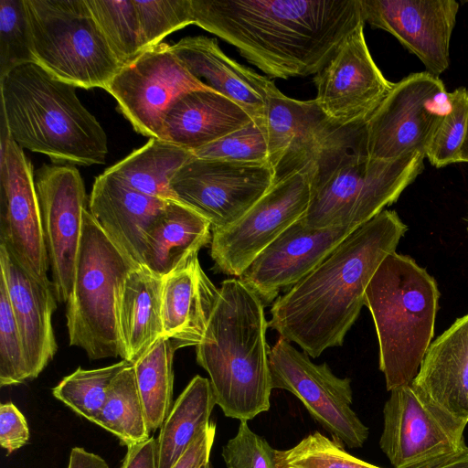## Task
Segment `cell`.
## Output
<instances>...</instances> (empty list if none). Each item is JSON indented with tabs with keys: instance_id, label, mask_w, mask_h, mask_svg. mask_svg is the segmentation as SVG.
Listing matches in <instances>:
<instances>
[{
	"instance_id": "f6af8a7d",
	"label": "cell",
	"mask_w": 468,
	"mask_h": 468,
	"mask_svg": "<svg viewBox=\"0 0 468 468\" xmlns=\"http://www.w3.org/2000/svg\"><path fill=\"white\" fill-rule=\"evenodd\" d=\"M68 468H109V465L100 455L74 447L70 451Z\"/></svg>"
},
{
	"instance_id": "2e32d148",
	"label": "cell",
	"mask_w": 468,
	"mask_h": 468,
	"mask_svg": "<svg viewBox=\"0 0 468 468\" xmlns=\"http://www.w3.org/2000/svg\"><path fill=\"white\" fill-rule=\"evenodd\" d=\"M45 243L58 302L72 291L82 232L86 192L79 170L69 164L44 165L36 174Z\"/></svg>"
},
{
	"instance_id": "f35d334b",
	"label": "cell",
	"mask_w": 468,
	"mask_h": 468,
	"mask_svg": "<svg viewBox=\"0 0 468 468\" xmlns=\"http://www.w3.org/2000/svg\"><path fill=\"white\" fill-rule=\"evenodd\" d=\"M30 380L21 335L6 291L0 277V386Z\"/></svg>"
},
{
	"instance_id": "836d02e7",
	"label": "cell",
	"mask_w": 468,
	"mask_h": 468,
	"mask_svg": "<svg viewBox=\"0 0 468 468\" xmlns=\"http://www.w3.org/2000/svg\"><path fill=\"white\" fill-rule=\"evenodd\" d=\"M132 363L122 359L112 365L84 369L78 367L52 389L53 396L80 416L97 420L116 377Z\"/></svg>"
},
{
	"instance_id": "484cf974",
	"label": "cell",
	"mask_w": 468,
	"mask_h": 468,
	"mask_svg": "<svg viewBox=\"0 0 468 468\" xmlns=\"http://www.w3.org/2000/svg\"><path fill=\"white\" fill-rule=\"evenodd\" d=\"M239 104L215 90H197L180 96L169 108L162 140L195 151L251 122Z\"/></svg>"
},
{
	"instance_id": "60d3db41",
	"label": "cell",
	"mask_w": 468,
	"mask_h": 468,
	"mask_svg": "<svg viewBox=\"0 0 468 468\" xmlns=\"http://www.w3.org/2000/svg\"><path fill=\"white\" fill-rule=\"evenodd\" d=\"M276 452L262 437L239 420L237 434L223 446L227 468H277Z\"/></svg>"
},
{
	"instance_id": "4fadbf2b",
	"label": "cell",
	"mask_w": 468,
	"mask_h": 468,
	"mask_svg": "<svg viewBox=\"0 0 468 468\" xmlns=\"http://www.w3.org/2000/svg\"><path fill=\"white\" fill-rule=\"evenodd\" d=\"M273 182L268 163L195 156L176 173L170 188L176 201L199 213L212 229H218L241 218Z\"/></svg>"
},
{
	"instance_id": "cb8c5ba5",
	"label": "cell",
	"mask_w": 468,
	"mask_h": 468,
	"mask_svg": "<svg viewBox=\"0 0 468 468\" xmlns=\"http://www.w3.org/2000/svg\"><path fill=\"white\" fill-rule=\"evenodd\" d=\"M446 417L468 424V314L429 346L410 383Z\"/></svg>"
},
{
	"instance_id": "7a4b0ae2",
	"label": "cell",
	"mask_w": 468,
	"mask_h": 468,
	"mask_svg": "<svg viewBox=\"0 0 468 468\" xmlns=\"http://www.w3.org/2000/svg\"><path fill=\"white\" fill-rule=\"evenodd\" d=\"M407 230L398 213L388 209L356 228L273 302L269 326L313 358L341 346L365 305L367 285Z\"/></svg>"
},
{
	"instance_id": "7c38bea8",
	"label": "cell",
	"mask_w": 468,
	"mask_h": 468,
	"mask_svg": "<svg viewBox=\"0 0 468 468\" xmlns=\"http://www.w3.org/2000/svg\"><path fill=\"white\" fill-rule=\"evenodd\" d=\"M197 90H214L194 77L171 46L163 42L122 66L105 89L136 132L161 140L171 105Z\"/></svg>"
},
{
	"instance_id": "603a6c76",
	"label": "cell",
	"mask_w": 468,
	"mask_h": 468,
	"mask_svg": "<svg viewBox=\"0 0 468 468\" xmlns=\"http://www.w3.org/2000/svg\"><path fill=\"white\" fill-rule=\"evenodd\" d=\"M171 48L194 77L235 101L252 121L265 125L267 100L279 90L272 81L228 57L216 38L186 37Z\"/></svg>"
},
{
	"instance_id": "44dd1931",
	"label": "cell",
	"mask_w": 468,
	"mask_h": 468,
	"mask_svg": "<svg viewBox=\"0 0 468 468\" xmlns=\"http://www.w3.org/2000/svg\"><path fill=\"white\" fill-rule=\"evenodd\" d=\"M0 277L4 280L21 335L30 380L53 359L58 345L52 315L58 297L52 281L39 280L0 244Z\"/></svg>"
},
{
	"instance_id": "8d00e7d4",
	"label": "cell",
	"mask_w": 468,
	"mask_h": 468,
	"mask_svg": "<svg viewBox=\"0 0 468 468\" xmlns=\"http://www.w3.org/2000/svg\"><path fill=\"white\" fill-rule=\"evenodd\" d=\"M449 110L441 119L426 151L430 163L438 168L459 163L468 121V91L460 87L447 93Z\"/></svg>"
},
{
	"instance_id": "277c9868",
	"label": "cell",
	"mask_w": 468,
	"mask_h": 468,
	"mask_svg": "<svg viewBox=\"0 0 468 468\" xmlns=\"http://www.w3.org/2000/svg\"><path fill=\"white\" fill-rule=\"evenodd\" d=\"M363 126L337 128L310 165V200L301 218L307 228H358L396 202L423 171L425 156L419 154L394 161L371 159Z\"/></svg>"
},
{
	"instance_id": "ee69618b",
	"label": "cell",
	"mask_w": 468,
	"mask_h": 468,
	"mask_svg": "<svg viewBox=\"0 0 468 468\" xmlns=\"http://www.w3.org/2000/svg\"><path fill=\"white\" fill-rule=\"evenodd\" d=\"M120 468H157L156 440H148L127 447Z\"/></svg>"
},
{
	"instance_id": "e575fe53",
	"label": "cell",
	"mask_w": 468,
	"mask_h": 468,
	"mask_svg": "<svg viewBox=\"0 0 468 468\" xmlns=\"http://www.w3.org/2000/svg\"><path fill=\"white\" fill-rule=\"evenodd\" d=\"M277 468H380L346 452L340 441L315 431L294 447L276 452Z\"/></svg>"
},
{
	"instance_id": "83f0119b",
	"label": "cell",
	"mask_w": 468,
	"mask_h": 468,
	"mask_svg": "<svg viewBox=\"0 0 468 468\" xmlns=\"http://www.w3.org/2000/svg\"><path fill=\"white\" fill-rule=\"evenodd\" d=\"M211 236L207 218L179 201L169 200L147 235L144 266L163 278L210 243Z\"/></svg>"
},
{
	"instance_id": "ac0fdd59",
	"label": "cell",
	"mask_w": 468,
	"mask_h": 468,
	"mask_svg": "<svg viewBox=\"0 0 468 468\" xmlns=\"http://www.w3.org/2000/svg\"><path fill=\"white\" fill-rule=\"evenodd\" d=\"M365 23L394 36L427 72L449 67L450 40L459 10L455 0H361Z\"/></svg>"
},
{
	"instance_id": "9c48e42d",
	"label": "cell",
	"mask_w": 468,
	"mask_h": 468,
	"mask_svg": "<svg viewBox=\"0 0 468 468\" xmlns=\"http://www.w3.org/2000/svg\"><path fill=\"white\" fill-rule=\"evenodd\" d=\"M447 98L438 76L412 73L394 83L364 123L367 154L374 160L394 161L426 151L443 114L438 102Z\"/></svg>"
},
{
	"instance_id": "52a82bcc",
	"label": "cell",
	"mask_w": 468,
	"mask_h": 468,
	"mask_svg": "<svg viewBox=\"0 0 468 468\" xmlns=\"http://www.w3.org/2000/svg\"><path fill=\"white\" fill-rule=\"evenodd\" d=\"M134 267L85 208L66 318L69 346L83 349L90 359L122 358L118 303Z\"/></svg>"
},
{
	"instance_id": "6da1fadb",
	"label": "cell",
	"mask_w": 468,
	"mask_h": 468,
	"mask_svg": "<svg viewBox=\"0 0 468 468\" xmlns=\"http://www.w3.org/2000/svg\"><path fill=\"white\" fill-rule=\"evenodd\" d=\"M194 24L270 78L316 75L365 23L361 0H191Z\"/></svg>"
},
{
	"instance_id": "e0dca14e",
	"label": "cell",
	"mask_w": 468,
	"mask_h": 468,
	"mask_svg": "<svg viewBox=\"0 0 468 468\" xmlns=\"http://www.w3.org/2000/svg\"><path fill=\"white\" fill-rule=\"evenodd\" d=\"M0 244L37 279L49 280L32 165L11 137L0 144Z\"/></svg>"
},
{
	"instance_id": "7402d4cb",
	"label": "cell",
	"mask_w": 468,
	"mask_h": 468,
	"mask_svg": "<svg viewBox=\"0 0 468 468\" xmlns=\"http://www.w3.org/2000/svg\"><path fill=\"white\" fill-rule=\"evenodd\" d=\"M168 201L139 192L105 170L94 180L88 210L122 252L139 267L144 266L147 235Z\"/></svg>"
},
{
	"instance_id": "f546056e",
	"label": "cell",
	"mask_w": 468,
	"mask_h": 468,
	"mask_svg": "<svg viewBox=\"0 0 468 468\" xmlns=\"http://www.w3.org/2000/svg\"><path fill=\"white\" fill-rule=\"evenodd\" d=\"M194 157L193 152L188 149L161 139L150 138L143 147L132 152L106 171L145 195L176 200L170 182L176 173Z\"/></svg>"
},
{
	"instance_id": "4dcf8cb0",
	"label": "cell",
	"mask_w": 468,
	"mask_h": 468,
	"mask_svg": "<svg viewBox=\"0 0 468 468\" xmlns=\"http://www.w3.org/2000/svg\"><path fill=\"white\" fill-rule=\"evenodd\" d=\"M176 349L170 338L162 336L133 363L150 432L161 428L172 409Z\"/></svg>"
},
{
	"instance_id": "30bf717a",
	"label": "cell",
	"mask_w": 468,
	"mask_h": 468,
	"mask_svg": "<svg viewBox=\"0 0 468 468\" xmlns=\"http://www.w3.org/2000/svg\"><path fill=\"white\" fill-rule=\"evenodd\" d=\"M269 363L272 388L292 393L336 441L349 448L364 445L369 431L351 408L350 378L335 376L326 363L314 364L280 336L270 350Z\"/></svg>"
},
{
	"instance_id": "9a60e30c",
	"label": "cell",
	"mask_w": 468,
	"mask_h": 468,
	"mask_svg": "<svg viewBox=\"0 0 468 468\" xmlns=\"http://www.w3.org/2000/svg\"><path fill=\"white\" fill-rule=\"evenodd\" d=\"M360 24L314 77V98L336 126L365 123L393 88L375 63Z\"/></svg>"
},
{
	"instance_id": "4316f807",
	"label": "cell",
	"mask_w": 468,
	"mask_h": 468,
	"mask_svg": "<svg viewBox=\"0 0 468 468\" xmlns=\"http://www.w3.org/2000/svg\"><path fill=\"white\" fill-rule=\"evenodd\" d=\"M122 359L135 362L163 335L162 278L145 266L134 267L122 285L118 303Z\"/></svg>"
},
{
	"instance_id": "5bb4252c",
	"label": "cell",
	"mask_w": 468,
	"mask_h": 468,
	"mask_svg": "<svg viewBox=\"0 0 468 468\" xmlns=\"http://www.w3.org/2000/svg\"><path fill=\"white\" fill-rule=\"evenodd\" d=\"M383 417L379 446L395 468H423L467 447L465 428L446 417L411 384L390 391Z\"/></svg>"
},
{
	"instance_id": "d590c367",
	"label": "cell",
	"mask_w": 468,
	"mask_h": 468,
	"mask_svg": "<svg viewBox=\"0 0 468 468\" xmlns=\"http://www.w3.org/2000/svg\"><path fill=\"white\" fill-rule=\"evenodd\" d=\"M36 62L26 0H0V78Z\"/></svg>"
},
{
	"instance_id": "c3c4849f",
	"label": "cell",
	"mask_w": 468,
	"mask_h": 468,
	"mask_svg": "<svg viewBox=\"0 0 468 468\" xmlns=\"http://www.w3.org/2000/svg\"><path fill=\"white\" fill-rule=\"evenodd\" d=\"M204 468H212V465H211V463H207Z\"/></svg>"
},
{
	"instance_id": "d6986e66",
	"label": "cell",
	"mask_w": 468,
	"mask_h": 468,
	"mask_svg": "<svg viewBox=\"0 0 468 468\" xmlns=\"http://www.w3.org/2000/svg\"><path fill=\"white\" fill-rule=\"evenodd\" d=\"M356 228L336 226L312 229L300 218L267 246L239 279L264 305L273 303L281 291H289Z\"/></svg>"
},
{
	"instance_id": "1f68e13d",
	"label": "cell",
	"mask_w": 468,
	"mask_h": 468,
	"mask_svg": "<svg viewBox=\"0 0 468 468\" xmlns=\"http://www.w3.org/2000/svg\"><path fill=\"white\" fill-rule=\"evenodd\" d=\"M94 423L114 434L120 443L126 447L141 443L150 438L133 364L124 368L113 380Z\"/></svg>"
},
{
	"instance_id": "b9f144b4",
	"label": "cell",
	"mask_w": 468,
	"mask_h": 468,
	"mask_svg": "<svg viewBox=\"0 0 468 468\" xmlns=\"http://www.w3.org/2000/svg\"><path fill=\"white\" fill-rule=\"evenodd\" d=\"M30 434L22 412L12 402L0 404V445L7 454L28 442Z\"/></svg>"
},
{
	"instance_id": "7dc6e473",
	"label": "cell",
	"mask_w": 468,
	"mask_h": 468,
	"mask_svg": "<svg viewBox=\"0 0 468 468\" xmlns=\"http://www.w3.org/2000/svg\"><path fill=\"white\" fill-rule=\"evenodd\" d=\"M459 162L468 163V121L464 139L460 149Z\"/></svg>"
},
{
	"instance_id": "ab89813d",
	"label": "cell",
	"mask_w": 468,
	"mask_h": 468,
	"mask_svg": "<svg viewBox=\"0 0 468 468\" xmlns=\"http://www.w3.org/2000/svg\"><path fill=\"white\" fill-rule=\"evenodd\" d=\"M192 152L197 158L202 159L268 163L265 125L251 121L244 127Z\"/></svg>"
},
{
	"instance_id": "7bdbcfd3",
	"label": "cell",
	"mask_w": 468,
	"mask_h": 468,
	"mask_svg": "<svg viewBox=\"0 0 468 468\" xmlns=\"http://www.w3.org/2000/svg\"><path fill=\"white\" fill-rule=\"evenodd\" d=\"M215 435L216 423L210 420L172 468H204L210 463Z\"/></svg>"
},
{
	"instance_id": "ba28073f",
	"label": "cell",
	"mask_w": 468,
	"mask_h": 468,
	"mask_svg": "<svg viewBox=\"0 0 468 468\" xmlns=\"http://www.w3.org/2000/svg\"><path fill=\"white\" fill-rule=\"evenodd\" d=\"M36 63L77 88L106 89L121 69L86 0H26Z\"/></svg>"
},
{
	"instance_id": "8992f818",
	"label": "cell",
	"mask_w": 468,
	"mask_h": 468,
	"mask_svg": "<svg viewBox=\"0 0 468 468\" xmlns=\"http://www.w3.org/2000/svg\"><path fill=\"white\" fill-rule=\"evenodd\" d=\"M439 298L435 279L396 251L367 285L365 305L375 324L388 391L410 384L418 375L434 335Z\"/></svg>"
},
{
	"instance_id": "5b68a950",
	"label": "cell",
	"mask_w": 468,
	"mask_h": 468,
	"mask_svg": "<svg viewBox=\"0 0 468 468\" xmlns=\"http://www.w3.org/2000/svg\"><path fill=\"white\" fill-rule=\"evenodd\" d=\"M0 87L1 114L22 149L69 165L105 163L106 133L77 97L76 86L30 62L1 77Z\"/></svg>"
},
{
	"instance_id": "74e56055",
	"label": "cell",
	"mask_w": 468,
	"mask_h": 468,
	"mask_svg": "<svg viewBox=\"0 0 468 468\" xmlns=\"http://www.w3.org/2000/svg\"><path fill=\"white\" fill-rule=\"evenodd\" d=\"M137 9L143 42L155 46L170 33L194 24L191 0H133Z\"/></svg>"
},
{
	"instance_id": "bcb514c9",
	"label": "cell",
	"mask_w": 468,
	"mask_h": 468,
	"mask_svg": "<svg viewBox=\"0 0 468 468\" xmlns=\"http://www.w3.org/2000/svg\"><path fill=\"white\" fill-rule=\"evenodd\" d=\"M423 468H468V446L458 453L440 460Z\"/></svg>"
},
{
	"instance_id": "d4e9b609",
	"label": "cell",
	"mask_w": 468,
	"mask_h": 468,
	"mask_svg": "<svg viewBox=\"0 0 468 468\" xmlns=\"http://www.w3.org/2000/svg\"><path fill=\"white\" fill-rule=\"evenodd\" d=\"M218 292L203 271L198 252L188 256L162 278V336L178 348L199 344Z\"/></svg>"
},
{
	"instance_id": "3957f363",
	"label": "cell",
	"mask_w": 468,
	"mask_h": 468,
	"mask_svg": "<svg viewBox=\"0 0 468 468\" xmlns=\"http://www.w3.org/2000/svg\"><path fill=\"white\" fill-rule=\"evenodd\" d=\"M261 298L239 279L222 282L205 335L196 346L197 364L209 376L224 415L250 420L268 411L272 389Z\"/></svg>"
},
{
	"instance_id": "d6a6232c",
	"label": "cell",
	"mask_w": 468,
	"mask_h": 468,
	"mask_svg": "<svg viewBox=\"0 0 468 468\" xmlns=\"http://www.w3.org/2000/svg\"><path fill=\"white\" fill-rule=\"evenodd\" d=\"M86 3L122 66L145 49L133 0H86Z\"/></svg>"
},
{
	"instance_id": "ffe728a7",
	"label": "cell",
	"mask_w": 468,
	"mask_h": 468,
	"mask_svg": "<svg viewBox=\"0 0 468 468\" xmlns=\"http://www.w3.org/2000/svg\"><path fill=\"white\" fill-rule=\"evenodd\" d=\"M337 128L314 99L299 101L280 90L272 93L267 100L265 129L273 183L310 166Z\"/></svg>"
},
{
	"instance_id": "f1b7e54d",
	"label": "cell",
	"mask_w": 468,
	"mask_h": 468,
	"mask_svg": "<svg viewBox=\"0 0 468 468\" xmlns=\"http://www.w3.org/2000/svg\"><path fill=\"white\" fill-rule=\"evenodd\" d=\"M216 404L210 381L195 376L172 406L156 440L157 468H172L210 421Z\"/></svg>"
},
{
	"instance_id": "8fae6325",
	"label": "cell",
	"mask_w": 468,
	"mask_h": 468,
	"mask_svg": "<svg viewBox=\"0 0 468 468\" xmlns=\"http://www.w3.org/2000/svg\"><path fill=\"white\" fill-rule=\"evenodd\" d=\"M309 167L273 183L237 221L212 229L214 270L239 277L253 260L305 214L310 200Z\"/></svg>"
}]
</instances>
